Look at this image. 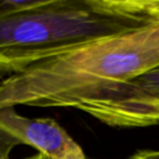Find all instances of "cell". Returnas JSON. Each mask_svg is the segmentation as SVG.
I'll return each mask as SVG.
<instances>
[{
  "label": "cell",
  "mask_w": 159,
  "mask_h": 159,
  "mask_svg": "<svg viewBox=\"0 0 159 159\" xmlns=\"http://www.w3.org/2000/svg\"><path fill=\"white\" fill-rule=\"evenodd\" d=\"M159 66V20L94 40L0 80V109L71 107Z\"/></svg>",
  "instance_id": "1"
},
{
  "label": "cell",
  "mask_w": 159,
  "mask_h": 159,
  "mask_svg": "<svg viewBox=\"0 0 159 159\" xmlns=\"http://www.w3.org/2000/svg\"><path fill=\"white\" fill-rule=\"evenodd\" d=\"M159 20V0H38L0 20V76Z\"/></svg>",
  "instance_id": "2"
},
{
  "label": "cell",
  "mask_w": 159,
  "mask_h": 159,
  "mask_svg": "<svg viewBox=\"0 0 159 159\" xmlns=\"http://www.w3.org/2000/svg\"><path fill=\"white\" fill-rule=\"evenodd\" d=\"M25 144L52 159H86L81 146L50 118H26L16 107L0 109V155Z\"/></svg>",
  "instance_id": "3"
},
{
  "label": "cell",
  "mask_w": 159,
  "mask_h": 159,
  "mask_svg": "<svg viewBox=\"0 0 159 159\" xmlns=\"http://www.w3.org/2000/svg\"><path fill=\"white\" fill-rule=\"evenodd\" d=\"M155 100H159V66L128 82L107 87L79 102L75 108L110 126L135 128L142 110Z\"/></svg>",
  "instance_id": "4"
},
{
  "label": "cell",
  "mask_w": 159,
  "mask_h": 159,
  "mask_svg": "<svg viewBox=\"0 0 159 159\" xmlns=\"http://www.w3.org/2000/svg\"><path fill=\"white\" fill-rule=\"evenodd\" d=\"M38 0H0V20L26 10L37 3Z\"/></svg>",
  "instance_id": "5"
},
{
  "label": "cell",
  "mask_w": 159,
  "mask_h": 159,
  "mask_svg": "<svg viewBox=\"0 0 159 159\" xmlns=\"http://www.w3.org/2000/svg\"><path fill=\"white\" fill-rule=\"evenodd\" d=\"M159 124V100L150 102L145 107L137 117L135 128H143Z\"/></svg>",
  "instance_id": "6"
},
{
  "label": "cell",
  "mask_w": 159,
  "mask_h": 159,
  "mask_svg": "<svg viewBox=\"0 0 159 159\" xmlns=\"http://www.w3.org/2000/svg\"><path fill=\"white\" fill-rule=\"evenodd\" d=\"M132 159H159V150H144L133 156Z\"/></svg>",
  "instance_id": "7"
},
{
  "label": "cell",
  "mask_w": 159,
  "mask_h": 159,
  "mask_svg": "<svg viewBox=\"0 0 159 159\" xmlns=\"http://www.w3.org/2000/svg\"><path fill=\"white\" fill-rule=\"evenodd\" d=\"M26 159H52V158H50V157L45 154H42V152H37V154L33 155V156L29 157V158H26Z\"/></svg>",
  "instance_id": "8"
},
{
  "label": "cell",
  "mask_w": 159,
  "mask_h": 159,
  "mask_svg": "<svg viewBox=\"0 0 159 159\" xmlns=\"http://www.w3.org/2000/svg\"><path fill=\"white\" fill-rule=\"evenodd\" d=\"M0 159H10V156H7V155H0Z\"/></svg>",
  "instance_id": "9"
}]
</instances>
